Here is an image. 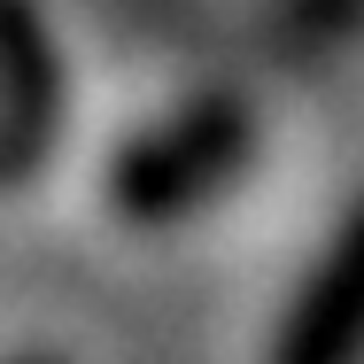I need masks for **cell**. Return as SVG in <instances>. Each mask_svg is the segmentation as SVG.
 I'll list each match as a JSON object with an SVG mask.
<instances>
[{"instance_id": "obj_1", "label": "cell", "mask_w": 364, "mask_h": 364, "mask_svg": "<svg viewBox=\"0 0 364 364\" xmlns=\"http://www.w3.org/2000/svg\"><path fill=\"white\" fill-rule=\"evenodd\" d=\"M240 155H248V117H240L232 101H210V109L163 124L147 147L124 155L117 202H124L140 225H178L186 210H202L225 178L240 171Z\"/></svg>"}, {"instance_id": "obj_2", "label": "cell", "mask_w": 364, "mask_h": 364, "mask_svg": "<svg viewBox=\"0 0 364 364\" xmlns=\"http://www.w3.org/2000/svg\"><path fill=\"white\" fill-rule=\"evenodd\" d=\"M272 364H364V202L333 225L326 256L294 287L272 333Z\"/></svg>"}]
</instances>
